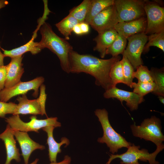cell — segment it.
Returning <instances> with one entry per match:
<instances>
[{"label": "cell", "mask_w": 164, "mask_h": 164, "mask_svg": "<svg viewBox=\"0 0 164 164\" xmlns=\"http://www.w3.org/2000/svg\"><path fill=\"white\" fill-rule=\"evenodd\" d=\"M121 59L118 56L103 59L90 54H80L73 50L69 56L70 72L88 74L95 78L96 85L106 91L112 87L110 77L111 70Z\"/></svg>", "instance_id": "obj_1"}, {"label": "cell", "mask_w": 164, "mask_h": 164, "mask_svg": "<svg viewBox=\"0 0 164 164\" xmlns=\"http://www.w3.org/2000/svg\"><path fill=\"white\" fill-rule=\"evenodd\" d=\"M40 32L42 36L41 41L38 42L40 47L42 50L47 48L56 54L60 60L62 69L67 73H70L69 56L73 50L72 46L67 40L57 35L48 23L43 22Z\"/></svg>", "instance_id": "obj_2"}, {"label": "cell", "mask_w": 164, "mask_h": 164, "mask_svg": "<svg viewBox=\"0 0 164 164\" xmlns=\"http://www.w3.org/2000/svg\"><path fill=\"white\" fill-rule=\"evenodd\" d=\"M94 113L101 124L103 131L102 137L97 139L98 142L105 143L112 154L117 153L120 149L123 147L128 149L132 145L131 143L128 142L112 127L109 120L108 113L105 109H97Z\"/></svg>", "instance_id": "obj_3"}, {"label": "cell", "mask_w": 164, "mask_h": 164, "mask_svg": "<svg viewBox=\"0 0 164 164\" xmlns=\"http://www.w3.org/2000/svg\"><path fill=\"white\" fill-rule=\"evenodd\" d=\"M133 136L150 141L158 147L164 145V136L162 132L160 119L155 116L145 119L139 125L134 123L130 126Z\"/></svg>", "instance_id": "obj_4"}, {"label": "cell", "mask_w": 164, "mask_h": 164, "mask_svg": "<svg viewBox=\"0 0 164 164\" xmlns=\"http://www.w3.org/2000/svg\"><path fill=\"white\" fill-rule=\"evenodd\" d=\"M140 148L139 145L132 144L125 153L120 154H111L110 158L112 160L116 158L119 159L120 163L121 164H140L138 160L146 162L148 161L149 164H159V162L156 160V158L164 149V145L156 147L155 151L151 153L148 150L145 149H140Z\"/></svg>", "instance_id": "obj_5"}, {"label": "cell", "mask_w": 164, "mask_h": 164, "mask_svg": "<svg viewBox=\"0 0 164 164\" xmlns=\"http://www.w3.org/2000/svg\"><path fill=\"white\" fill-rule=\"evenodd\" d=\"M29 118V121L25 122L21 119L19 115H15L5 118V121L13 130L26 132H35L38 133L39 129L48 126H53L55 128L61 126V123L57 121L56 117L38 119L34 115Z\"/></svg>", "instance_id": "obj_6"}, {"label": "cell", "mask_w": 164, "mask_h": 164, "mask_svg": "<svg viewBox=\"0 0 164 164\" xmlns=\"http://www.w3.org/2000/svg\"><path fill=\"white\" fill-rule=\"evenodd\" d=\"M145 0H114L118 22H128L145 17Z\"/></svg>", "instance_id": "obj_7"}, {"label": "cell", "mask_w": 164, "mask_h": 164, "mask_svg": "<svg viewBox=\"0 0 164 164\" xmlns=\"http://www.w3.org/2000/svg\"><path fill=\"white\" fill-rule=\"evenodd\" d=\"M45 86L43 84L40 86V92L39 97L36 99L29 100L26 94L18 96L17 107L13 115L20 114H31L34 115L40 114L47 115L45 110L46 94Z\"/></svg>", "instance_id": "obj_8"}, {"label": "cell", "mask_w": 164, "mask_h": 164, "mask_svg": "<svg viewBox=\"0 0 164 164\" xmlns=\"http://www.w3.org/2000/svg\"><path fill=\"white\" fill-rule=\"evenodd\" d=\"M144 9L146 16V35L164 30V8L154 1L145 0Z\"/></svg>", "instance_id": "obj_9"}, {"label": "cell", "mask_w": 164, "mask_h": 164, "mask_svg": "<svg viewBox=\"0 0 164 164\" xmlns=\"http://www.w3.org/2000/svg\"><path fill=\"white\" fill-rule=\"evenodd\" d=\"M148 39V36L144 32L135 34L127 39L128 44L122 55L127 58L134 69L143 64L141 56Z\"/></svg>", "instance_id": "obj_10"}, {"label": "cell", "mask_w": 164, "mask_h": 164, "mask_svg": "<svg viewBox=\"0 0 164 164\" xmlns=\"http://www.w3.org/2000/svg\"><path fill=\"white\" fill-rule=\"evenodd\" d=\"M44 81L42 77H39L26 82L20 81L14 86L4 88L0 91V101L7 102L12 97L19 95H24L31 90H33V95L36 97L38 94L39 88Z\"/></svg>", "instance_id": "obj_11"}, {"label": "cell", "mask_w": 164, "mask_h": 164, "mask_svg": "<svg viewBox=\"0 0 164 164\" xmlns=\"http://www.w3.org/2000/svg\"><path fill=\"white\" fill-rule=\"evenodd\" d=\"M118 22L117 12L114 5L102 10L92 19L89 24L98 33L114 29Z\"/></svg>", "instance_id": "obj_12"}, {"label": "cell", "mask_w": 164, "mask_h": 164, "mask_svg": "<svg viewBox=\"0 0 164 164\" xmlns=\"http://www.w3.org/2000/svg\"><path fill=\"white\" fill-rule=\"evenodd\" d=\"M103 95L105 98H116L121 103L123 101H125L126 105L131 111L137 110L139 105L144 101V97L133 92L122 90L116 87L105 91Z\"/></svg>", "instance_id": "obj_13"}, {"label": "cell", "mask_w": 164, "mask_h": 164, "mask_svg": "<svg viewBox=\"0 0 164 164\" xmlns=\"http://www.w3.org/2000/svg\"><path fill=\"white\" fill-rule=\"evenodd\" d=\"M13 130L14 136L20 147L21 155L25 164H28L30 156L33 151L37 149L43 150L45 149L44 145H41L33 140L27 132Z\"/></svg>", "instance_id": "obj_14"}, {"label": "cell", "mask_w": 164, "mask_h": 164, "mask_svg": "<svg viewBox=\"0 0 164 164\" xmlns=\"http://www.w3.org/2000/svg\"><path fill=\"white\" fill-rule=\"evenodd\" d=\"M147 25L146 18L144 17L128 22H118L114 29L118 34L127 39L135 34L145 33Z\"/></svg>", "instance_id": "obj_15"}, {"label": "cell", "mask_w": 164, "mask_h": 164, "mask_svg": "<svg viewBox=\"0 0 164 164\" xmlns=\"http://www.w3.org/2000/svg\"><path fill=\"white\" fill-rule=\"evenodd\" d=\"M14 136L13 130L8 124L5 130L0 134V139L4 142L6 153V159L5 164H10L13 159L18 162L21 160V154L19 149L17 147Z\"/></svg>", "instance_id": "obj_16"}, {"label": "cell", "mask_w": 164, "mask_h": 164, "mask_svg": "<svg viewBox=\"0 0 164 164\" xmlns=\"http://www.w3.org/2000/svg\"><path fill=\"white\" fill-rule=\"evenodd\" d=\"M22 56L11 58L9 63L6 65L7 73L5 88L11 87L20 81L24 72L22 63Z\"/></svg>", "instance_id": "obj_17"}, {"label": "cell", "mask_w": 164, "mask_h": 164, "mask_svg": "<svg viewBox=\"0 0 164 164\" xmlns=\"http://www.w3.org/2000/svg\"><path fill=\"white\" fill-rule=\"evenodd\" d=\"M55 127L53 126H48L42 128L47 134V144L49 147V156L51 162H56V157L58 153L61 152V146L65 144V147L70 144L69 140L66 137L62 138L61 142L58 143L54 139L53 136V131Z\"/></svg>", "instance_id": "obj_18"}, {"label": "cell", "mask_w": 164, "mask_h": 164, "mask_svg": "<svg viewBox=\"0 0 164 164\" xmlns=\"http://www.w3.org/2000/svg\"><path fill=\"white\" fill-rule=\"evenodd\" d=\"M118 33L114 29L106 30L98 33L93 40L96 42L94 51L98 52L101 57L104 58L106 55L108 49L116 39Z\"/></svg>", "instance_id": "obj_19"}, {"label": "cell", "mask_w": 164, "mask_h": 164, "mask_svg": "<svg viewBox=\"0 0 164 164\" xmlns=\"http://www.w3.org/2000/svg\"><path fill=\"white\" fill-rule=\"evenodd\" d=\"M34 39L33 37L25 44L11 50L2 49L5 57H9L11 58L22 56L24 53L28 52H30L32 55L39 53L42 49L39 46L38 42L34 41Z\"/></svg>", "instance_id": "obj_20"}, {"label": "cell", "mask_w": 164, "mask_h": 164, "mask_svg": "<svg viewBox=\"0 0 164 164\" xmlns=\"http://www.w3.org/2000/svg\"><path fill=\"white\" fill-rule=\"evenodd\" d=\"M114 0H91L84 22L89 24L96 15L106 7L114 4Z\"/></svg>", "instance_id": "obj_21"}, {"label": "cell", "mask_w": 164, "mask_h": 164, "mask_svg": "<svg viewBox=\"0 0 164 164\" xmlns=\"http://www.w3.org/2000/svg\"><path fill=\"white\" fill-rule=\"evenodd\" d=\"M80 22L73 16L68 15L61 21L55 24L57 29L68 40L71 35L74 26Z\"/></svg>", "instance_id": "obj_22"}, {"label": "cell", "mask_w": 164, "mask_h": 164, "mask_svg": "<svg viewBox=\"0 0 164 164\" xmlns=\"http://www.w3.org/2000/svg\"><path fill=\"white\" fill-rule=\"evenodd\" d=\"M154 79L155 87L152 93L164 96V72L163 69L152 68L150 70Z\"/></svg>", "instance_id": "obj_23"}, {"label": "cell", "mask_w": 164, "mask_h": 164, "mask_svg": "<svg viewBox=\"0 0 164 164\" xmlns=\"http://www.w3.org/2000/svg\"><path fill=\"white\" fill-rule=\"evenodd\" d=\"M91 1V0H84L79 5L71 9L68 15L73 16L80 23L84 22Z\"/></svg>", "instance_id": "obj_24"}, {"label": "cell", "mask_w": 164, "mask_h": 164, "mask_svg": "<svg viewBox=\"0 0 164 164\" xmlns=\"http://www.w3.org/2000/svg\"><path fill=\"white\" fill-rule=\"evenodd\" d=\"M127 42L126 38L118 34L115 40L107 50L106 55L115 57L122 54L125 50Z\"/></svg>", "instance_id": "obj_25"}, {"label": "cell", "mask_w": 164, "mask_h": 164, "mask_svg": "<svg viewBox=\"0 0 164 164\" xmlns=\"http://www.w3.org/2000/svg\"><path fill=\"white\" fill-rule=\"evenodd\" d=\"M147 43L145 44L143 52L149 51V47L151 46H156L164 52V30L158 33H156L148 36Z\"/></svg>", "instance_id": "obj_26"}, {"label": "cell", "mask_w": 164, "mask_h": 164, "mask_svg": "<svg viewBox=\"0 0 164 164\" xmlns=\"http://www.w3.org/2000/svg\"><path fill=\"white\" fill-rule=\"evenodd\" d=\"M121 60L124 84L131 88L134 78V69L127 58L124 55Z\"/></svg>", "instance_id": "obj_27"}, {"label": "cell", "mask_w": 164, "mask_h": 164, "mask_svg": "<svg viewBox=\"0 0 164 164\" xmlns=\"http://www.w3.org/2000/svg\"><path fill=\"white\" fill-rule=\"evenodd\" d=\"M110 77L112 87H116V85L119 83L124 84L121 60L116 62L111 68Z\"/></svg>", "instance_id": "obj_28"}, {"label": "cell", "mask_w": 164, "mask_h": 164, "mask_svg": "<svg viewBox=\"0 0 164 164\" xmlns=\"http://www.w3.org/2000/svg\"><path fill=\"white\" fill-rule=\"evenodd\" d=\"M155 87L154 82L147 83L133 82L131 86L134 89L133 92L142 97L149 93H152Z\"/></svg>", "instance_id": "obj_29"}, {"label": "cell", "mask_w": 164, "mask_h": 164, "mask_svg": "<svg viewBox=\"0 0 164 164\" xmlns=\"http://www.w3.org/2000/svg\"><path fill=\"white\" fill-rule=\"evenodd\" d=\"M136 69V71L134 72L133 77L137 79L138 82L145 83L154 82L151 72L147 67L141 65Z\"/></svg>", "instance_id": "obj_30"}, {"label": "cell", "mask_w": 164, "mask_h": 164, "mask_svg": "<svg viewBox=\"0 0 164 164\" xmlns=\"http://www.w3.org/2000/svg\"><path fill=\"white\" fill-rule=\"evenodd\" d=\"M17 105V104L12 102L7 103L0 101V117L5 118L8 114L13 115Z\"/></svg>", "instance_id": "obj_31"}, {"label": "cell", "mask_w": 164, "mask_h": 164, "mask_svg": "<svg viewBox=\"0 0 164 164\" xmlns=\"http://www.w3.org/2000/svg\"><path fill=\"white\" fill-rule=\"evenodd\" d=\"M6 66H0V91L5 88V85L7 77Z\"/></svg>", "instance_id": "obj_32"}, {"label": "cell", "mask_w": 164, "mask_h": 164, "mask_svg": "<svg viewBox=\"0 0 164 164\" xmlns=\"http://www.w3.org/2000/svg\"><path fill=\"white\" fill-rule=\"evenodd\" d=\"M80 26L82 35L88 33L90 31L89 25L84 22L80 23Z\"/></svg>", "instance_id": "obj_33"}, {"label": "cell", "mask_w": 164, "mask_h": 164, "mask_svg": "<svg viewBox=\"0 0 164 164\" xmlns=\"http://www.w3.org/2000/svg\"><path fill=\"white\" fill-rule=\"evenodd\" d=\"M71 161V158L68 155H66L62 161L59 162H51L50 164H70Z\"/></svg>", "instance_id": "obj_34"}, {"label": "cell", "mask_w": 164, "mask_h": 164, "mask_svg": "<svg viewBox=\"0 0 164 164\" xmlns=\"http://www.w3.org/2000/svg\"><path fill=\"white\" fill-rule=\"evenodd\" d=\"M79 23L74 26L73 29V32L76 35H82V33L80 28Z\"/></svg>", "instance_id": "obj_35"}, {"label": "cell", "mask_w": 164, "mask_h": 164, "mask_svg": "<svg viewBox=\"0 0 164 164\" xmlns=\"http://www.w3.org/2000/svg\"><path fill=\"white\" fill-rule=\"evenodd\" d=\"M9 3L8 1L5 0H0V9L5 7Z\"/></svg>", "instance_id": "obj_36"}, {"label": "cell", "mask_w": 164, "mask_h": 164, "mask_svg": "<svg viewBox=\"0 0 164 164\" xmlns=\"http://www.w3.org/2000/svg\"><path fill=\"white\" fill-rule=\"evenodd\" d=\"M5 57V56L3 53L1 52L0 49V66L4 65V59Z\"/></svg>", "instance_id": "obj_37"}, {"label": "cell", "mask_w": 164, "mask_h": 164, "mask_svg": "<svg viewBox=\"0 0 164 164\" xmlns=\"http://www.w3.org/2000/svg\"><path fill=\"white\" fill-rule=\"evenodd\" d=\"M158 98L161 102L162 104H164V97L162 96H158Z\"/></svg>", "instance_id": "obj_38"}, {"label": "cell", "mask_w": 164, "mask_h": 164, "mask_svg": "<svg viewBox=\"0 0 164 164\" xmlns=\"http://www.w3.org/2000/svg\"><path fill=\"white\" fill-rule=\"evenodd\" d=\"M39 160L38 159H36L33 162L29 164H36Z\"/></svg>", "instance_id": "obj_39"}, {"label": "cell", "mask_w": 164, "mask_h": 164, "mask_svg": "<svg viewBox=\"0 0 164 164\" xmlns=\"http://www.w3.org/2000/svg\"><path fill=\"white\" fill-rule=\"evenodd\" d=\"M112 159L110 158H109V159H108V161L105 164H110V163L112 161Z\"/></svg>", "instance_id": "obj_40"}]
</instances>
